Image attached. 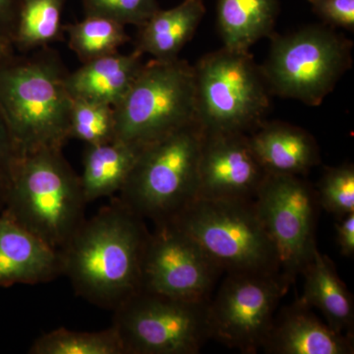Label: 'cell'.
Instances as JSON below:
<instances>
[{
	"instance_id": "cell-1",
	"label": "cell",
	"mask_w": 354,
	"mask_h": 354,
	"mask_svg": "<svg viewBox=\"0 0 354 354\" xmlns=\"http://www.w3.org/2000/svg\"><path fill=\"white\" fill-rule=\"evenodd\" d=\"M149 234L145 221L113 198L84 221L62 249V274L77 295L113 311L141 290Z\"/></svg>"
},
{
	"instance_id": "cell-2",
	"label": "cell",
	"mask_w": 354,
	"mask_h": 354,
	"mask_svg": "<svg viewBox=\"0 0 354 354\" xmlns=\"http://www.w3.org/2000/svg\"><path fill=\"white\" fill-rule=\"evenodd\" d=\"M68 72L50 46L14 53L0 64V114L16 158L62 150L68 142L73 102L66 87Z\"/></svg>"
},
{
	"instance_id": "cell-3",
	"label": "cell",
	"mask_w": 354,
	"mask_h": 354,
	"mask_svg": "<svg viewBox=\"0 0 354 354\" xmlns=\"http://www.w3.org/2000/svg\"><path fill=\"white\" fill-rule=\"evenodd\" d=\"M80 176L59 149L15 158L1 213L62 252L85 218Z\"/></svg>"
},
{
	"instance_id": "cell-4",
	"label": "cell",
	"mask_w": 354,
	"mask_h": 354,
	"mask_svg": "<svg viewBox=\"0 0 354 354\" xmlns=\"http://www.w3.org/2000/svg\"><path fill=\"white\" fill-rule=\"evenodd\" d=\"M203 138L195 120L142 147L120 201L155 225L174 220L197 197Z\"/></svg>"
},
{
	"instance_id": "cell-5",
	"label": "cell",
	"mask_w": 354,
	"mask_h": 354,
	"mask_svg": "<svg viewBox=\"0 0 354 354\" xmlns=\"http://www.w3.org/2000/svg\"><path fill=\"white\" fill-rule=\"evenodd\" d=\"M193 66L196 121L205 132L249 134L264 122L272 94L248 50L223 46Z\"/></svg>"
},
{
	"instance_id": "cell-6",
	"label": "cell",
	"mask_w": 354,
	"mask_h": 354,
	"mask_svg": "<svg viewBox=\"0 0 354 354\" xmlns=\"http://www.w3.org/2000/svg\"><path fill=\"white\" fill-rule=\"evenodd\" d=\"M171 221L193 237L223 272H281L278 253L254 200L197 197Z\"/></svg>"
},
{
	"instance_id": "cell-7",
	"label": "cell",
	"mask_w": 354,
	"mask_h": 354,
	"mask_svg": "<svg viewBox=\"0 0 354 354\" xmlns=\"http://www.w3.org/2000/svg\"><path fill=\"white\" fill-rule=\"evenodd\" d=\"M270 38L269 55L260 68L272 95L320 106L351 67V41L327 25Z\"/></svg>"
},
{
	"instance_id": "cell-8",
	"label": "cell",
	"mask_w": 354,
	"mask_h": 354,
	"mask_svg": "<svg viewBox=\"0 0 354 354\" xmlns=\"http://www.w3.org/2000/svg\"><path fill=\"white\" fill-rule=\"evenodd\" d=\"M114 116L115 139L140 148L196 120L194 66L179 58L144 64Z\"/></svg>"
},
{
	"instance_id": "cell-9",
	"label": "cell",
	"mask_w": 354,
	"mask_h": 354,
	"mask_svg": "<svg viewBox=\"0 0 354 354\" xmlns=\"http://www.w3.org/2000/svg\"><path fill=\"white\" fill-rule=\"evenodd\" d=\"M209 299H183L139 290L113 310V326L124 354L199 353L211 339Z\"/></svg>"
},
{
	"instance_id": "cell-10",
	"label": "cell",
	"mask_w": 354,
	"mask_h": 354,
	"mask_svg": "<svg viewBox=\"0 0 354 354\" xmlns=\"http://www.w3.org/2000/svg\"><path fill=\"white\" fill-rule=\"evenodd\" d=\"M290 283L276 274H227L209 299V337L241 353H257Z\"/></svg>"
},
{
	"instance_id": "cell-11",
	"label": "cell",
	"mask_w": 354,
	"mask_h": 354,
	"mask_svg": "<svg viewBox=\"0 0 354 354\" xmlns=\"http://www.w3.org/2000/svg\"><path fill=\"white\" fill-rule=\"evenodd\" d=\"M254 205L278 253L281 274L291 285L317 248L316 191L301 177L267 174Z\"/></svg>"
},
{
	"instance_id": "cell-12",
	"label": "cell",
	"mask_w": 354,
	"mask_h": 354,
	"mask_svg": "<svg viewBox=\"0 0 354 354\" xmlns=\"http://www.w3.org/2000/svg\"><path fill=\"white\" fill-rule=\"evenodd\" d=\"M221 270L193 237L172 221L149 234L141 269V290L183 299L205 300Z\"/></svg>"
},
{
	"instance_id": "cell-13",
	"label": "cell",
	"mask_w": 354,
	"mask_h": 354,
	"mask_svg": "<svg viewBox=\"0 0 354 354\" xmlns=\"http://www.w3.org/2000/svg\"><path fill=\"white\" fill-rule=\"evenodd\" d=\"M266 174L251 149L248 134L204 131L197 197L254 200Z\"/></svg>"
},
{
	"instance_id": "cell-14",
	"label": "cell",
	"mask_w": 354,
	"mask_h": 354,
	"mask_svg": "<svg viewBox=\"0 0 354 354\" xmlns=\"http://www.w3.org/2000/svg\"><path fill=\"white\" fill-rule=\"evenodd\" d=\"M262 349L269 354H353L354 337L319 320L299 298L276 313Z\"/></svg>"
},
{
	"instance_id": "cell-15",
	"label": "cell",
	"mask_w": 354,
	"mask_h": 354,
	"mask_svg": "<svg viewBox=\"0 0 354 354\" xmlns=\"http://www.w3.org/2000/svg\"><path fill=\"white\" fill-rule=\"evenodd\" d=\"M60 274L62 254L0 213V288L48 283Z\"/></svg>"
},
{
	"instance_id": "cell-16",
	"label": "cell",
	"mask_w": 354,
	"mask_h": 354,
	"mask_svg": "<svg viewBox=\"0 0 354 354\" xmlns=\"http://www.w3.org/2000/svg\"><path fill=\"white\" fill-rule=\"evenodd\" d=\"M248 140L266 174L300 176L320 164L315 139L295 125L264 121L249 133Z\"/></svg>"
},
{
	"instance_id": "cell-17",
	"label": "cell",
	"mask_w": 354,
	"mask_h": 354,
	"mask_svg": "<svg viewBox=\"0 0 354 354\" xmlns=\"http://www.w3.org/2000/svg\"><path fill=\"white\" fill-rule=\"evenodd\" d=\"M142 58L143 55L136 50L128 55L118 51L82 64L66 77L70 97L114 108L138 76L144 65Z\"/></svg>"
},
{
	"instance_id": "cell-18",
	"label": "cell",
	"mask_w": 354,
	"mask_h": 354,
	"mask_svg": "<svg viewBox=\"0 0 354 354\" xmlns=\"http://www.w3.org/2000/svg\"><path fill=\"white\" fill-rule=\"evenodd\" d=\"M205 13L203 0H183L171 9H158L138 27L134 50L162 62L176 59L194 36Z\"/></svg>"
},
{
	"instance_id": "cell-19",
	"label": "cell",
	"mask_w": 354,
	"mask_h": 354,
	"mask_svg": "<svg viewBox=\"0 0 354 354\" xmlns=\"http://www.w3.org/2000/svg\"><path fill=\"white\" fill-rule=\"evenodd\" d=\"M301 274L305 279L301 299L312 308L320 310L332 329L353 335V295L339 278L332 260L317 247Z\"/></svg>"
},
{
	"instance_id": "cell-20",
	"label": "cell",
	"mask_w": 354,
	"mask_h": 354,
	"mask_svg": "<svg viewBox=\"0 0 354 354\" xmlns=\"http://www.w3.org/2000/svg\"><path fill=\"white\" fill-rule=\"evenodd\" d=\"M141 149L116 139L99 145H86L80 176L86 203L120 192Z\"/></svg>"
},
{
	"instance_id": "cell-21",
	"label": "cell",
	"mask_w": 354,
	"mask_h": 354,
	"mask_svg": "<svg viewBox=\"0 0 354 354\" xmlns=\"http://www.w3.org/2000/svg\"><path fill=\"white\" fill-rule=\"evenodd\" d=\"M279 0H218L216 20L223 46L247 51L274 34Z\"/></svg>"
},
{
	"instance_id": "cell-22",
	"label": "cell",
	"mask_w": 354,
	"mask_h": 354,
	"mask_svg": "<svg viewBox=\"0 0 354 354\" xmlns=\"http://www.w3.org/2000/svg\"><path fill=\"white\" fill-rule=\"evenodd\" d=\"M69 0H23L14 36V50L21 53L48 48L64 39L62 15Z\"/></svg>"
},
{
	"instance_id": "cell-23",
	"label": "cell",
	"mask_w": 354,
	"mask_h": 354,
	"mask_svg": "<svg viewBox=\"0 0 354 354\" xmlns=\"http://www.w3.org/2000/svg\"><path fill=\"white\" fill-rule=\"evenodd\" d=\"M68 46L82 64L118 53L130 41L125 26L97 16H85L80 22L64 26Z\"/></svg>"
},
{
	"instance_id": "cell-24",
	"label": "cell",
	"mask_w": 354,
	"mask_h": 354,
	"mask_svg": "<svg viewBox=\"0 0 354 354\" xmlns=\"http://www.w3.org/2000/svg\"><path fill=\"white\" fill-rule=\"evenodd\" d=\"M30 354H124L113 326L99 332H77L65 328L41 335L29 349Z\"/></svg>"
},
{
	"instance_id": "cell-25",
	"label": "cell",
	"mask_w": 354,
	"mask_h": 354,
	"mask_svg": "<svg viewBox=\"0 0 354 354\" xmlns=\"http://www.w3.org/2000/svg\"><path fill=\"white\" fill-rule=\"evenodd\" d=\"M73 138L86 145H99L115 140L113 106L73 100L70 113V139Z\"/></svg>"
},
{
	"instance_id": "cell-26",
	"label": "cell",
	"mask_w": 354,
	"mask_h": 354,
	"mask_svg": "<svg viewBox=\"0 0 354 354\" xmlns=\"http://www.w3.org/2000/svg\"><path fill=\"white\" fill-rule=\"evenodd\" d=\"M316 193L319 205L335 218L353 213V165L344 164L326 169Z\"/></svg>"
},
{
	"instance_id": "cell-27",
	"label": "cell",
	"mask_w": 354,
	"mask_h": 354,
	"mask_svg": "<svg viewBox=\"0 0 354 354\" xmlns=\"http://www.w3.org/2000/svg\"><path fill=\"white\" fill-rule=\"evenodd\" d=\"M85 16L140 27L160 9L158 0H83Z\"/></svg>"
},
{
	"instance_id": "cell-28",
	"label": "cell",
	"mask_w": 354,
	"mask_h": 354,
	"mask_svg": "<svg viewBox=\"0 0 354 354\" xmlns=\"http://www.w3.org/2000/svg\"><path fill=\"white\" fill-rule=\"evenodd\" d=\"M314 12L330 27L354 30V0H307Z\"/></svg>"
},
{
	"instance_id": "cell-29",
	"label": "cell",
	"mask_w": 354,
	"mask_h": 354,
	"mask_svg": "<svg viewBox=\"0 0 354 354\" xmlns=\"http://www.w3.org/2000/svg\"><path fill=\"white\" fill-rule=\"evenodd\" d=\"M23 0H0V39L12 44Z\"/></svg>"
},
{
	"instance_id": "cell-30",
	"label": "cell",
	"mask_w": 354,
	"mask_h": 354,
	"mask_svg": "<svg viewBox=\"0 0 354 354\" xmlns=\"http://www.w3.org/2000/svg\"><path fill=\"white\" fill-rule=\"evenodd\" d=\"M337 244L344 257H353L354 254V212L337 218L335 223Z\"/></svg>"
},
{
	"instance_id": "cell-31",
	"label": "cell",
	"mask_w": 354,
	"mask_h": 354,
	"mask_svg": "<svg viewBox=\"0 0 354 354\" xmlns=\"http://www.w3.org/2000/svg\"><path fill=\"white\" fill-rule=\"evenodd\" d=\"M15 158L12 142H11L3 118L0 114V160L8 165L9 169H10L11 165H12Z\"/></svg>"
},
{
	"instance_id": "cell-32",
	"label": "cell",
	"mask_w": 354,
	"mask_h": 354,
	"mask_svg": "<svg viewBox=\"0 0 354 354\" xmlns=\"http://www.w3.org/2000/svg\"><path fill=\"white\" fill-rule=\"evenodd\" d=\"M9 184H10V169L8 165L0 160V213L6 206Z\"/></svg>"
},
{
	"instance_id": "cell-33",
	"label": "cell",
	"mask_w": 354,
	"mask_h": 354,
	"mask_svg": "<svg viewBox=\"0 0 354 354\" xmlns=\"http://www.w3.org/2000/svg\"><path fill=\"white\" fill-rule=\"evenodd\" d=\"M14 53H15V50H14L12 44L0 39V64Z\"/></svg>"
}]
</instances>
